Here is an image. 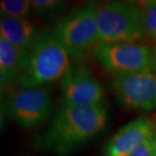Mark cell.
<instances>
[{"mask_svg": "<svg viewBox=\"0 0 156 156\" xmlns=\"http://www.w3.org/2000/svg\"><path fill=\"white\" fill-rule=\"evenodd\" d=\"M27 62V57L6 40L0 37L1 89L18 82Z\"/></svg>", "mask_w": 156, "mask_h": 156, "instance_id": "cell-11", "label": "cell"}, {"mask_svg": "<svg viewBox=\"0 0 156 156\" xmlns=\"http://www.w3.org/2000/svg\"><path fill=\"white\" fill-rule=\"evenodd\" d=\"M71 56L53 31H45L27 59L18 80L21 88H43L62 81L72 68Z\"/></svg>", "mask_w": 156, "mask_h": 156, "instance_id": "cell-2", "label": "cell"}, {"mask_svg": "<svg viewBox=\"0 0 156 156\" xmlns=\"http://www.w3.org/2000/svg\"><path fill=\"white\" fill-rule=\"evenodd\" d=\"M52 98L47 87L20 88L6 97L4 108L9 119L23 128H32L50 116Z\"/></svg>", "mask_w": 156, "mask_h": 156, "instance_id": "cell-6", "label": "cell"}, {"mask_svg": "<svg viewBox=\"0 0 156 156\" xmlns=\"http://www.w3.org/2000/svg\"><path fill=\"white\" fill-rule=\"evenodd\" d=\"M140 19L144 36L156 42V2H149L141 7Z\"/></svg>", "mask_w": 156, "mask_h": 156, "instance_id": "cell-13", "label": "cell"}, {"mask_svg": "<svg viewBox=\"0 0 156 156\" xmlns=\"http://www.w3.org/2000/svg\"><path fill=\"white\" fill-rule=\"evenodd\" d=\"M129 156H156V134L145 141Z\"/></svg>", "mask_w": 156, "mask_h": 156, "instance_id": "cell-15", "label": "cell"}, {"mask_svg": "<svg viewBox=\"0 0 156 156\" xmlns=\"http://www.w3.org/2000/svg\"><path fill=\"white\" fill-rule=\"evenodd\" d=\"M67 0H30L32 10L41 16L53 15L59 12Z\"/></svg>", "mask_w": 156, "mask_h": 156, "instance_id": "cell-14", "label": "cell"}, {"mask_svg": "<svg viewBox=\"0 0 156 156\" xmlns=\"http://www.w3.org/2000/svg\"><path fill=\"white\" fill-rule=\"evenodd\" d=\"M0 34V37L17 48L27 59L41 35L33 23L26 17L5 16H1Z\"/></svg>", "mask_w": 156, "mask_h": 156, "instance_id": "cell-10", "label": "cell"}, {"mask_svg": "<svg viewBox=\"0 0 156 156\" xmlns=\"http://www.w3.org/2000/svg\"><path fill=\"white\" fill-rule=\"evenodd\" d=\"M108 121L104 105H63L56 112L50 127L39 140V144L44 150L66 155L102 132Z\"/></svg>", "mask_w": 156, "mask_h": 156, "instance_id": "cell-1", "label": "cell"}, {"mask_svg": "<svg viewBox=\"0 0 156 156\" xmlns=\"http://www.w3.org/2000/svg\"><path fill=\"white\" fill-rule=\"evenodd\" d=\"M93 54L101 67L115 76L156 71L154 53L138 42L98 44Z\"/></svg>", "mask_w": 156, "mask_h": 156, "instance_id": "cell-5", "label": "cell"}, {"mask_svg": "<svg viewBox=\"0 0 156 156\" xmlns=\"http://www.w3.org/2000/svg\"><path fill=\"white\" fill-rule=\"evenodd\" d=\"M99 44L138 42L144 36L140 11L127 0H110L97 9Z\"/></svg>", "mask_w": 156, "mask_h": 156, "instance_id": "cell-3", "label": "cell"}, {"mask_svg": "<svg viewBox=\"0 0 156 156\" xmlns=\"http://www.w3.org/2000/svg\"><path fill=\"white\" fill-rule=\"evenodd\" d=\"M97 8L86 5L62 19L52 31L71 57L82 59L99 44Z\"/></svg>", "mask_w": 156, "mask_h": 156, "instance_id": "cell-4", "label": "cell"}, {"mask_svg": "<svg viewBox=\"0 0 156 156\" xmlns=\"http://www.w3.org/2000/svg\"><path fill=\"white\" fill-rule=\"evenodd\" d=\"M149 2H156V0H146V4L147 3H149Z\"/></svg>", "mask_w": 156, "mask_h": 156, "instance_id": "cell-17", "label": "cell"}, {"mask_svg": "<svg viewBox=\"0 0 156 156\" xmlns=\"http://www.w3.org/2000/svg\"><path fill=\"white\" fill-rule=\"evenodd\" d=\"M112 89L118 102L131 110L156 108V71L115 76Z\"/></svg>", "mask_w": 156, "mask_h": 156, "instance_id": "cell-7", "label": "cell"}, {"mask_svg": "<svg viewBox=\"0 0 156 156\" xmlns=\"http://www.w3.org/2000/svg\"><path fill=\"white\" fill-rule=\"evenodd\" d=\"M154 56H155L156 57V47H155V50H154Z\"/></svg>", "mask_w": 156, "mask_h": 156, "instance_id": "cell-18", "label": "cell"}, {"mask_svg": "<svg viewBox=\"0 0 156 156\" xmlns=\"http://www.w3.org/2000/svg\"><path fill=\"white\" fill-rule=\"evenodd\" d=\"M156 134V124L140 116L124 125L112 136L105 147V156H129L145 141Z\"/></svg>", "mask_w": 156, "mask_h": 156, "instance_id": "cell-9", "label": "cell"}, {"mask_svg": "<svg viewBox=\"0 0 156 156\" xmlns=\"http://www.w3.org/2000/svg\"><path fill=\"white\" fill-rule=\"evenodd\" d=\"M62 97L66 106H102L105 92L85 66L73 65L62 80Z\"/></svg>", "mask_w": 156, "mask_h": 156, "instance_id": "cell-8", "label": "cell"}, {"mask_svg": "<svg viewBox=\"0 0 156 156\" xmlns=\"http://www.w3.org/2000/svg\"><path fill=\"white\" fill-rule=\"evenodd\" d=\"M129 1L134 3V5H138L141 6V7L146 4V0H129Z\"/></svg>", "mask_w": 156, "mask_h": 156, "instance_id": "cell-16", "label": "cell"}, {"mask_svg": "<svg viewBox=\"0 0 156 156\" xmlns=\"http://www.w3.org/2000/svg\"><path fill=\"white\" fill-rule=\"evenodd\" d=\"M31 10L30 0H0L1 16L26 17Z\"/></svg>", "mask_w": 156, "mask_h": 156, "instance_id": "cell-12", "label": "cell"}]
</instances>
